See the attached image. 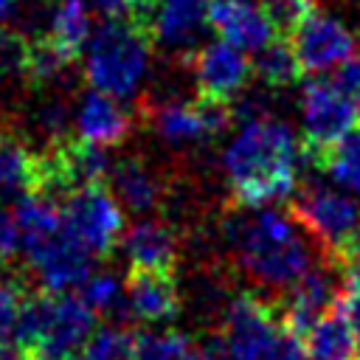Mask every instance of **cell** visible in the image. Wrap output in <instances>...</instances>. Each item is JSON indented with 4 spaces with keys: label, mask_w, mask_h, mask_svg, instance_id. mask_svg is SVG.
<instances>
[{
    "label": "cell",
    "mask_w": 360,
    "mask_h": 360,
    "mask_svg": "<svg viewBox=\"0 0 360 360\" xmlns=\"http://www.w3.org/2000/svg\"><path fill=\"white\" fill-rule=\"evenodd\" d=\"M73 360H135V332L127 326H98Z\"/></svg>",
    "instance_id": "cell-27"
},
{
    "label": "cell",
    "mask_w": 360,
    "mask_h": 360,
    "mask_svg": "<svg viewBox=\"0 0 360 360\" xmlns=\"http://www.w3.org/2000/svg\"><path fill=\"white\" fill-rule=\"evenodd\" d=\"M219 236L233 267L250 278L256 292L270 304L292 290L318 262L332 259L292 211H281L276 205H236L222 217Z\"/></svg>",
    "instance_id": "cell-1"
},
{
    "label": "cell",
    "mask_w": 360,
    "mask_h": 360,
    "mask_svg": "<svg viewBox=\"0 0 360 360\" xmlns=\"http://www.w3.org/2000/svg\"><path fill=\"white\" fill-rule=\"evenodd\" d=\"M135 360H200V343L177 329L135 332Z\"/></svg>",
    "instance_id": "cell-24"
},
{
    "label": "cell",
    "mask_w": 360,
    "mask_h": 360,
    "mask_svg": "<svg viewBox=\"0 0 360 360\" xmlns=\"http://www.w3.org/2000/svg\"><path fill=\"white\" fill-rule=\"evenodd\" d=\"M152 34L132 20H107L87 45V82L93 90L129 98L149 65Z\"/></svg>",
    "instance_id": "cell-3"
},
{
    "label": "cell",
    "mask_w": 360,
    "mask_h": 360,
    "mask_svg": "<svg viewBox=\"0 0 360 360\" xmlns=\"http://www.w3.org/2000/svg\"><path fill=\"white\" fill-rule=\"evenodd\" d=\"M177 231L160 219H141L129 225L121 236V250L129 262V270L172 273L177 262Z\"/></svg>",
    "instance_id": "cell-14"
},
{
    "label": "cell",
    "mask_w": 360,
    "mask_h": 360,
    "mask_svg": "<svg viewBox=\"0 0 360 360\" xmlns=\"http://www.w3.org/2000/svg\"><path fill=\"white\" fill-rule=\"evenodd\" d=\"M338 312L346 318L352 338H354V349H357V360H360V290H346V295L338 304Z\"/></svg>",
    "instance_id": "cell-31"
},
{
    "label": "cell",
    "mask_w": 360,
    "mask_h": 360,
    "mask_svg": "<svg viewBox=\"0 0 360 360\" xmlns=\"http://www.w3.org/2000/svg\"><path fill=\"white\" fill-rule=\"evenodd\" d=\"M343 284H349V281H346V273L338 259L318 262L292 290H287L273 304L281 326L298 338H307V332L321 318H326L329 312L338 309L340 298L346 295Z\"/></svg>",
    "instance_id": "cell-7"
},
{
    "label": "cell",
    "mask_w": 360,
    "mask_h": 360,
    "mask_svg": "<svg viewBox=\"0 0 360 360\" xmlns=\"http://www.w3.org/2000/svg\"><path fill=\"white\" fill-rule=\"evenodd\" d=\"M22 248V233H20V225L14 219V214L3 211L0 208V262H11Z\"/></svg>",
    "instance_id": "cell-30"
},
{
    "label": "cell",
    "mask_w": 360,
    "mask_h": 360,
    "mask_svg": "<svg viewBox=\"0 0 360 360\" xmlns=\"http://www.w3.org/2000/svg\"><path fill=\"white\" fill-rule=\"evenodd\" d=\"M301 118H304V160L318 166V160L340 143L349 132L360 127L354 104L332 84V79H309L301 90Z\"/></svg>",
    "instance_id": "cell-5"
},
{
    "label": "cell",
    "mask_w": 360,
    "mask_h": 360,
    "mask_svg": "<svg viewBox=\"0 0 360 360\" xmlns=\"http://www.w3.org/2000/svg\"><path fill=\"white\" fill-rule=\"evenodd\" d=\"M62 225L96 256L104 259L124 236V208L107 186H84L62 202Z\"/></svg>",
    "instance_id": "cell-8"
},
{
    "label": "cell",
    "mask_w": 360,
    "mask_h": 360,
    "mask_svg": "<svg viewBox=\"0 0 360 360\" xmlns=\"http://www.w3.org/2000/svg\"><path fill=\"white\" fill-rule=\"evenodd\" d=\"M292 214L298 222L318 239V245L326 250V256L340 259L346 245L360 231V205L346 191H335L326 186H298L292 194Z\"/></svg>",
    "instance_id": "cell-6"
},
{
    "label": "cell",
    "mask_w": 360,
    "mask_h": 360,
    "mask_svg": "<svg viewBox=\"0 0 360 360\" xmlns=\"http://www.w3.org/2000/svg\"><path fill=\"white\" fill-rule=\"evenodd\" d=\"M318 169H323L340 188L360 194V127L335 143L318 160Z\"/></svg>",
    "instance_id": "cell-25"
},
{
    "label": "cell",
    "mask_w": 360,
    "mask_h": 360,
    "mask_svg": "<svg viewBox=\"0 0 360 360\" xmlns=\"http://www.w3.org/2000/svg\"><path fill=\"white\" fill-rule=\"evenodd\" d=\"M253 73L267 87H290V84H295L304 76V70H301V62H298V53H295L290 37H273L262 51H256Z\"/></svg>",
    "instance_id": "cell-23"
},
{
    "label": "cell",
    "mask_w": 360,
    "mask_h": 360,
    "mask_svg": "<svg viewBox=\"0 0 360 360\" xmlns=\"http://www.w3.org/2000/svg\"><path fill=\"white\" fill-rule=\"evenodd\" d=\"M96 6L107 20H132L149 31L152 11H149L146 0H96Z\"/></svg>",
    "instance_id": "cell-28"
},
{
    "label": "cell",
    "mask_w": 360,
    "mask_h": 360,
    "mask_svg": "<svg viewBox=\"0 0 360 360\" xmlns=\"http://www.w3.org/2000/svg\"><path fill=\"white\" fill-rule=\"evenodd\" d=\"M200 360H231L222 332H208L200 340Z\"/></svg>",
    "instance_id": "cell-33"
},
{
    "label": "cell",
    "mask_w": 360,
    "mask_h": 360,
    "mask_svg": "<svg viewBox=\"0 0 360 360\" xmlns=\"http://www.w3.org/2000/svg\"><path fill=\"white\" fill-rule=\"evenodd\" d=\"M28 273L48 292H65L70 287H82L96 267V256L62 225L48 239L25 248Z\"/></svg>",
    "instance_id": "cell-9"
},
{
    "label": "cell",
    "mask_w": 360,
    "mask_h": 360,
    "mask_svg": "<svg viewBox=\"0 0 360 360\" xmlns=\"http://www.w3.org/2000/svg\"><path fill=\"white\" fill-rule=\"evenodd\" d=\"M70 62L59 53V48L48 37L25 39V56H22V82L39 87L53 82Z\"/></svg>",
    "instance_id": "cell-26"
},
{
    "label": "cell",
    "mask_w": 360,
    "mask_h": 360,
    "mask_svg": "<svg viewBox=\"0 0 360 360\" xmlns=\"http://www.w3.org/2000/svg\"><path fill=\"white\" fill-rule=\"evenodd\" d=\"M107 188L121 202V208L132 214H149L166 200L163 180L141 160V158H121L115 160Z\"/></svg>",
    "instance_id": "cell-18"
},
{
    "label": "cell",
    "mask_w": 360,
    "mask_h": 360,
    "mask_svg": "<svg viewBox=\"0 0 360 360\" xmlns=\"http://www.w3.org/2000/svg\"><path fill=\"white\" fill-rule=\"evenodd\" d=\"M284 326L276 307L259 292H239L222 315V338L231 360H278Z\"/></svg>",
    "instance_id": "cell-4"
},
{
    "label": "cell",
    "mask_w": 360,
    "mask_h": 360,
    "mask_svg": "<svg viewBox=\"0 0 360 360\" xmlns=\"http://www.w3.org/2000/svg\"><path fill=\"white\" fill-rule=\"evenodd\" d=\"M208 25L217 39H225L245 53H256L273 37H278L264 3L259 0H214L208 11Z\"/></svg>",
    "instance_id": "cell-12"
},
{
    "label": "cell",
    "mask_w": 360,
    "mask_h": 360,
    "mask_svg": "<svg viewBox=\"0 0 360 360\" xmlns=\"http://www.w3.org/2000/svg\"><path fill=\"white\" fill-rule=\"evenodd\" d=\"M79 298L96 315H104L115 326H127V321H132V309H129V301H127V281H121L110 270L93 273L79 287Z\"/></svg>",
    "instance_id": "cell-20"
},
{
    "label": "cell",
    "mask_w": 360,
    "mask_h": 360,
    "mask_svg": "<svg viewBox=\"0 0 360 360\" xmlns=\"http://www.w3.org/2000/svg\"><path fill=\"white\" fill-rule=\"evenodd\" d=\"M0 360H34V357L14 340H0Z\"/></svg>",
    "instance_id": "cell-35"
},
{
    "label": "cell",
    "mask_w": 360,
    "mask_h": 360,
    "mask_svg": "<svg viewBox=\"0 0 360 360\" xmlns=\"http://www.w3.org/2000/svg\"><path fill=\"white\" fill-rule=\"evenodd\" d=\"M11 6H14V0H0V20H3V17L11 11Z\"/></svg>",
    "instance_id": "cell-36"
},
{
    "label": "cell",
    "mask_w": 360,
    "mask_h": 360,
    "mask_svg": "<svg viewBox=\"0 0 360 360\" xmlns=\"http://www.w3.org/2000/svg\"><path fill=\"white\" fill-rule=\"evenodd\" d=\"M96 332V312L79 295H56L51 326L31 354L34 360H73Z\"/></svg>",
    "instance_id": "cell-13"
},
{
    "label": "cell",
    "mask_w": 360,
    "mask_h": 360,
    "mask_svg": "<svg viewBox=\"0 0 360 360\" xmlns=\"http://www.w3.org/2000/svg\"><path fill=\"white\" fill-rule=\"evenodd\" d=\"M158 3H160V0H146V6H149V11H152V14H155V8H158ZM149 25H152V22H149Z\"/></svg>",
    "instance_id": "cell-37"
},
{
    "label": "cell",
    "mask_w": 360,
    "mask_h": 360,
    "mask_svg": "<svg viewBox=\"0 0 360 360\" xmlns=\"http://www.w3.org/2000/svg\"><path fill=\"white\" fill-rule=\"evenodd\" d=\"M332 84L354 104V110H357V115H360V56H354V59H349L346 65H340L338 70H332Z\"/></svg>",
    "instance_id": "cell-29"
},
{
    "label": "cell",
    "mask_w": 360,
    "mask_h": 360,
    "mask_svg": "<svg viewBox=\"0 0 360 360\" xmlns=\"http://www.w3.org/2000/svg\"><path fill=\"white\" fill-rule=\"evenodd\" d=\"M127 301L132 318L149 326L166 323L180 312V290L172 273L158 270H129L127 276Z\"/></svg>",
    "instance_id": "cell-15"
},
{
    "label": "cell",
    "mask_w": 360,
    "mask_h": 360,
    "mask_svg": "<svg viewBox=\"0 0 360 360\" xmlns=\"http://www.w3.org/2000/svg\"><path fill=\"white\" fill-rule=\"evenodd\" d=\"M304 143L290 124L262 115L245 121L222 152V169L236 205L267 208L298 191Z\"/></svg>",
    "instance_id": "cell-2"
},
{
    "label": "cell",
    "mask_w": 360,
    "mask_h": 360,
    "mask_svg": "<svg viewBox=\"0 0 360 360\" xmlns=\"http://www.w3.org/2000/svg\"><path fill=\"white\" fill-rule=\"evenodd\" d=\"M188 62L197 84V98L208 101L231 104V98H236L253 76V59L225 39L194 48Z\"/></svg>",
    "instance_id": "cell-10"
},
{
    "label": "cell",
    "mask_w": 360,
    "mask_h": 360,
    "mask_svg": "<svg viewBox=\"0 0 360 360\" xmlns=\"http://www.w3.org/2000/svg\"><path fill=\"white\" fill-rule=\"evenodd\" d=\"M278 360H309L307 346H304V338H298L292 332H284V343H281Z\"/></svg>",
    "instance_id": "cell-34"
},
{
    "label": "cell",
    "mask_w": 360,
    "mask_h": 360,
    "mask_svg": "<svg viewBox=\"0 0 360 360\" xmlns=\"http://www.w3.org/2000/svg\"><path fill=\"white\" fill-rule=\"evenodd\" d=\"M76 129L82 141L98 143V146H118L132 132L129 112L118 104V98L104 96L98 90L84 93L79 112H76Z\"/></svg>",
    "instance_id": "cell-17"
},
{
    "label": "cell",
    "mask_w": 360,
    "mask_h": 360,
    "mask_svg": "<svg viewBox=\"0 0 360 360\" xmlns=\"http://www.w3.org/2000/svg\"><path fill=\"white\" fill-rule=\"evenodd\" d=\"M309 360H357L354 338L346 323V318L335 309L326 318H321L304 338Z\"/></svg>",
    "instance_id": "cell-21"
},
{
    "label": "cell",
    "mask_w": 360,
    "mask_h": 360,
    "mask_svg": "<svg viewBox=\"0 0 360 360\" xmlns=\"http://www.w3.org/2000/svg\"><path fill=\"white\" fill-rule=\"evenodd\" d=\"M6 273H8V264H6V262H0V281L6 278Z\"/></svg>",
    "instance_id": "cell-38"
},
{
    "label": "cell",
    "mask_w": 360,
    "mask_h": 360,
    "mask_svg": "<svg viewBox=\"0 0 360 360\" xmlns=\"http://www.w3.org/2000/svg\"><path fill=\"white\" fill-rule=\"evenodd\" d=\"M37 158L14 132H0V200L17 202L37 191Z\"/></svg>",
    "instance_id": "cell-19"
},
{
    "label": "cell",
    "mask_w": 360,
    "mask_h": 360,
    "mask_svg": "<svg viewBox=\"0 0 360 360\" xmlns=\"http://www.w3.org/2000/svg\"><path fill=\"white\" fill-rule=\"evenodd\" d=\"M48 39L59 48V53L73 65L84 45H90V11L84 8L82 0H65L53 20H51V34Z\"/></svg>",
    "instance_id": "cell-22"
},
{
    "label": "cell",
    "mask_w": 360,
    "mask_h": 360,
    "mask_svg": "<svg viewBox=\"0 0 360 360\" xmlns=\"http://www.w3.org/2000/svg\"><path fill=\"white\" fill-rule=\"evenodd\" d=\"M290 42L298 53L301 70L309 76H323L329 70H338L340 65L354 59V51H357L352 31L343 22H338L321 11H315L290 37Z\"/></svg>",
    "instance_id": "cell-11"
},
{
    "label": "cell",
    "mask_w": 360,
    "mask_h": 360,
    "mask_svg": "<svg viewBox=\"0 0 360 360\" xmlns=\"http://www.w3.org/2000/svg\"><path fill=\"white\" fill-rule=\"evenodd\" d=\"M340 267L346 273V281L352 290H360V231L354 233V239L346 245V250L340 253Z\"/></svg>",
    "instance_id": "cell-32"
},
{
    "label": "cell",
    "mask_w": 360,
    "mask_h": 360,
    "mask_svg": "<svg viewBox=\"0 0 360 360\" xmlns=\"http://www.w3.org/2000/svg\"><path fill=\"white\" fill-rule=\"evenodd\" d=\"M214 0H160L149 34L155 45L163 48H191L200 31L208 25V11Z\"/></svg>",
    "instance_id": "cell-16"
}]
</instances>
